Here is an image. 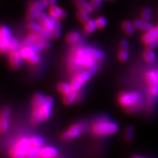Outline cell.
<instances>
[{"instance_id": "1", "label": "cell", "mask_w": 158, "mask_h": 158, "mask_svg": "<svg viewBox=\"0 0 158 158\" xmlns=\"http://www.w3.org/2000/svg\"><path fill=\"white\" fill-rule=\"evenodd\" d=\"M105 57L103 51L94 47L78 46L72 50L69 61V69L76 73L81 68H89Z\"/></svg>"}, {"instance_id": "2", "label": "cell", "mask_w": 158, "mask_h": 158, "mask_svg": "<svg viewBox=\"0 0 158 158\" xmlns=\"http://www.w3.org/2000/svg\"><path fill=\"white\" fill-rule=\"evenodd\" d=\"M118 102L128 111H135L140 109L143 105L144 100L139 92H123L118 96Z\"/></svg>"}, {"instance_id": "3", "label": "cell", "mask_w": 158, "mask_h": 158, "mask_svg": "<svg viewBox=\"0 0 158 158\" xmlns=\"http://www.w3.org/2000/svg\"><path fill=\"white\" fill-rule=\"evenodd\" d=\"M54 99L51 97H46L45 101L40 107L33 108L31 115V122L33 124H39L48 120L52 113Z\"/></svg>"}, {"instance_id": "4", "label": "cell", "mask_w": 158, "mask_h": 158, "mask_svg": "<svg viewBox=\"0 0 158 158\" xmlns=\"http://www.w3.org/2000/svg\"><path fill=\"white\" fill-rule=\"evenodd\" d=\"M148 86L147 104L149 107L152 108L157 104L158 98V75L156 70L148 71L146 75Z\"/></svg>"}, {"instance_id": "5", "label": "cell", "mask_w": 158, "mask_h": 158, "mask_svg": "<svg viewBox=\"0 0 158 158\" xmlns=\"http://www.w3.org/2000/svg\"><path fill=\"white\" fill-rule=\"evenodd\" d=\"M92 133L99 136L113 135L118 130V126L115 122L103 117L98 118L92 127Z\"/></svg>"}, {"instance_id": "6", "label": "cell", "mask_w": 158, "mask_h": 158, "mask_svg": "<svg viewBox=\"0 0 158 158\" xmlns=\"http://www.w3.org/2000/svg\"><path fill=\"white\" fill-rule=\"evenodd\" d=\"M98 66L97 64H94L93 66L87 68V70L78 72L73 77L70 83L73 90L76 92H79L81 89L82 88V86L92 78V76H94L98 72Z\"/></svg>"}, {"instance_id": "7", "label": "cell", "mask_w": 158, "mask_h": 158, "mask_svg": "<svg viewBox=\"0 0 158 158\" xmlns=\"http://www.w3.org/2000/svg\"><path fill=\"white\" fill-rule=\"evenodd\" d=\"M31 147L30 138L21 137L16 141L9 150V155L12 158H26L27 152Z\"/></svg>"}, {"instance_id": "8", "label": "cell", "mask_w": 158, "mask_h": 158, "mask_svg": "<svg viewBox=\"0 0 158 158\" xmlns=\"http://www.w3.org/2000/svg\"><path fill=\"white\" fill-rule=\"evenodd\" d=\"M48 6L46 0H34L29 5V10L27 13V19L29 21H35L38 15L44 11V10Z\"/></svg>"}, {"instance_id": "9", "label": "cell", "mask_w": 158, "mask_h": 158, "mask_svg": "<svg viewBox=\"0 0 158 158\" xmlns=\"http://www.w3.org/2000/svg\"><path fill=\"white\" fill-rule=\"evenodd\" d=\"M13 38L10 29L7 26L2 25L0 28V50L2 54L8 53V46Z\"/></svg>"}, {"instance_id": "10", "label": "cell", "mask_w": 158, "mask_h": 158, "mask_svg": "<svg viewBox=\"0 0 158 158\" xmlns=\"http://www.w3.org/2000/svg\"><path fill=\"white\" fill-rule=\"evenodd\" d=\"M36 43L43 45L45 48H49L51 46V43L48 41V40L45 39V37L37 34V33L32 32V31L23 39L22 45L23 46H27V45H31L36 44Z\"/></svg>"}, {"instance_id": "11", "label": "cell", "mask_w": 158, "mask_h": 158, "mask_svg": "<svg viewBox=\"0 0 158 158\" xmlns=\"http://www.w3.org/2000/svg\"><path fill=\"white\" fill-rule=\"evenodd\" d=\"M45 49V46L42 44L40 43H36V44H33L31 45H27V46H23L22 48L19 49L20 53H21V56L25 61H27L31 56H34V55L38 54L39 52L42 51Z\"/></svg>"}, {"instance_id": "12", "label": "cell", "mask_w": 158, "mask_h": 158, "mask_svg": "<svg viewBox=\"0 0 158 158\" xmlns=\"http://www.w3.org/2000/svg\"><path fill=\"white\" fill-rule=\"evenodd\" d=\"M27 27L29 30H31L32 32H35L41 36L45 37V39L50 40L52 39V35H51V31L47 30L45 29V27L40 23L38 21H29V23L27 25Z\"/></svg>"}, {"instance_id": "13", "label": "cell", "mask_w": 158, "mask_h": 158, "mask_svg": "<svg viewBox=\"0 0 158 158\" xmlns=\"http://www.w3.org/2000/svg\"><path fill=\"white\" fill-rule=\"evenodd\" d=\"M85 129V124L78 123L73 124L69 129L62 135V138L64 140H71L78 137L82 133L83 130Z\"/></svg>"}, {"instance_id": "14", "label": "cell", "mask_w": 158, "mask_h": 158, "mask_svg": "<svg viewBox=\"0 0 158 158\" xmlns=\"http://www.w3.org/2000/svg\"><path fill=\"white\" fill-rule=\"evenodd\" d=\"M23 59L19 50L12 51L9 53V64L13 69L21 68L23 63Z\"/></svg>"}, {"instance_id": "15", "label": "cell", "mask_w": 158, "mask_h": 158, "mask_svg": "<svg viewBox=\"0 0 158 158\" xmlns=\"http://www.w3.org/2000/svg\"><path fill=\"white\" fill-rule=\"evenodd\" d=\"M10 116V109L9 108H3L1 112V119H0V131L1 133H5L9 128Z\"/></svg>"}, {"instance_id": "16", "label": "cell", "mask_w": 158, "mask_h": 158, "mask_svg": "<svg viewBox=\"0 0 158 158\" xmlns=\"http://www.w3.org/2000/svg\"><path fill=\"white\" fill-rule=\"evenodd\" d=\"M58 155V150L54 147L47 146L40 148V158H55Z\"/></svg>"}, {"instance_id": "17", "label": "cell", "mask_w": 158, "mask_h": 158, "mask_svg": "<svg viewBox=\"0 0 158 158\" xmlns=\"http://www.w3.org/2000/svg\"><path fill=\"white\" fill-rule=\"evenodd\" d=\"M74 4L78 10L84 11L89 14L94 11V8L91 4V2L88 0H74Z\"/></svg>"}, {"instance_id": "18", "label": "cell", "mask_w": 158, "mask_h": 158, "mask_svg": "<svg viewBox=\"0 0 158 158\" xmlns=\"http://www.w3.org/2000/svg\"><path fill=\"white\" fill-rule=\"evenodd\" d=\"M49 15L56 18L57 20H60L67 17V12L64 10L58 7L57 5L51 6L48 10Z\"/></svg>"}, {"instance_id": "19", "label": "cell", "mask_w": 158, "mask_h": 158, "mask_svg": "<svg viewBox=\"0 0 158 158\" xmlns=\"http://www.w3.org/2000/svg\"><path fill=\"white\" fill-rule=\"evenodd\" d=\"M133 23L136 29H139V30L141 31H148L155 27L152 23H151L150 21H145V20H143L142 19L135 20Z\"/></svg>"}, {"instance_id": "20", "label": "cell", "mask_w": 158, "mask_h": 158, "mask_svg": "<svg viewBox=\"0 0 158 158\" xmlns=\"http://www.w3.org/2000/svg\"><path fill=\"white\" fill-rule=\"evenodd\" d=\"M157 38H158V26L155 27L151 30L146 31L145 34L142 37V40L147 45Z\"/></svg>"}, {"instance_id": "21", "label": "cell", "mask_w": 158, "mask_h": 158, "mask_svg": "<svg viewBox=\"0 0 158 158\" xmlns=\"http://www.w3.org/2000/svg\"><path fill=\"white\" fill-rule=\"evenodd\" d=\"M143 59L150 64H155L157 62V54L154 49L147 48V50L143 52Z\"/></svg>"}, {"instance_id": "22", "label": "cell", "mask_w": 158, "mask_h": 158, "mask_svg": "<svg viewBox=\"0 0 158 158\" xmlns=\"http://www.w3.org/2000/svg\"><path fill=\"white\" fill-rule=\"evenodd\" d=\"M81 38V35L78 31H73L71 32L68 33L66 37V41L69 44L75 45L77 43L79 42Z\"/></svg>"}, {"instance_id": "23", "label": "cell", "mask_w": 158, "mask_h": 158, "mask_svg": "<svg viewBox=\"0 0 158 158\" xmlns=\"http://www.w3.org/2000/svg\"><path fill=\"white\" fill-rule=\"evenodd\" d=\"M98 29V26L96 23V20L89 19L84 24V33L86 35H91Z\"/></svg>"}, {"instance_id": "24", "label": "cell", "mask_w": 158, "mask_h": 158, "mask_svg": "<svg viewBox=\"0 0 158 158\" xmlns=\"http://www.w3.org/2000/svg\"><path fill=\"white\" fill-rule=\"evenodd\" d=\"M78 92L73 91L70 93L64 94V97H63V102H64V103L66 105H71L76 102V100L78 99Z\"/></svg>"}, {"instance_id": "25", "label": "cell", "mask_w": 158, "mask_h": 158, "mask_svg": "<svg viewBox=\"0 0 158 158\" xmlns=\"http://www.w3.org/2000/svg\"><path fill=\"white\" fill-rule=\"evenodd\" d=\"M122 28L126 34L128 35H132L135 33V27L134 23L130 21H125L122 23Z\"/></svg>"}, {"instance_id": "26", "label": "cell", "mask_w": 158, "mask_h": 158, "mask_svg": "<svg viewBox=\"0 0 158 158\" xmlns=\"http://www.w3.org/2000/svg\"><path fill=\"white\" fill-rule=\"evenodd\" d=\"M57 21H58V20H57L56 18L51 16V15H49V17L48 18V19H47L46 21L43 23V26L45 27V29H47V30L51 32V31H53V29H54Z\"/></svg>"}, {"instance_id": "27", "label": "cell", "mask_w": 158, "mask_h": 158, "mask_svg": "<svg viewBox=\"0 0 158 158\" xmlns=\"http://www.w3.org/2000/svg\"><path fill=\"white\" fill-rule=\"evenodd\" d=\"M57 88H58L59 92H61V93L63 94H68L70 93V92H73V91H74L72 87V85H71V84H68V83H65V82H62V83H60V84H59Z\"/></svg>"}, {"instance_id": "28", "label": "cell", "mask_w": 158, "mask_h": 158, "mask_svg": "<svg viewBox=\"0 0 158 158\" xmlns=\"http://www.w3.org/2000/svg\"><path fill=\"white\" fill-rule=\"evenodd\" d=\"M45 97L44 94L41 93H37L35 94L32 99V106L33 108H37L40 107L43 103V102L45 101Z\"/></svg>"}, {"instance_id": "29", "label": "cell", "mask_w": 158, "mask_h": 158, "mask_svg": "<svg viewBox=\"0 0 158 158\" xmlns=\"http://www.w3.org/2000/svg\"><path fill=\"white\" fill-rule=\"evenodd\" d=\"M31 141V144L32 147L41 148L44 146L45 144V141L43 138L40 137V136L35 135L32 136V137L30 138Z\"/></svg>"}, {"instance_id": "30", "label": "cell", "mask_w": 158, "mask_h": 158, "mask_svg": "<svg viewBox=\"0 0 158 158\" xmlns=\"http://www.w3.org/2000/svg\"><path fill=\"white\" fill-rule=\"evenodd\" d=\"M62 32V22L59 20L57 21L56 26H55L54 29L51 31V35H52V39L57 40L59 38Z\"/></svg>"}, {"instance_id": "31", "label": "cell", "mask_w": 158, "mask_h": 158, "mask_svg": "<svg viewBox=\"0 0 158 158\" xmlns=\"http://www.w3.org/2000/svg\"><path fill=\"white\" fill-rule=\"evenodd\" d=\"M40 148L31 146L27 154L26 158H40Z\"/></svg>"}, {"instance_id": "32", "label": "cell", "mask_w": 158, "mask_h": 158, "mask_svg": "<svg viewBox=\"0 0 158 158\" xmlns=\"http://www.w3.org/2000/svg\"><path fill=\"white\" fill-rule=\"evenodd\" d=\"M89 15V14L87 13H86V12L82 11V10H78L76 13V17L81 23L85 24V23L87 22L90 19Z\"/></svg>"}, {"instance_id": "33", "label": "cell", "mask_w": 158, "mask_h": 158, "mask_svg": "<svg viewBox=\"0 0 158 158\" xmlns=\"http://www.w3.org/2000/svg\"><path fill=\"white\" fill-rule=\"evenodd\" d=\"M152 17V10L149 7H144L141 13V19L145 21H150Z\"/></svg>"}, {"instance_id": "34", "label": "cell", "mask_w": 158, "mask_h": 158, "mask_svg": "<svg viewBox=\"0 0 158 158\" xmlns=\"http://www.w3.org/2000/svg\"><path fill=\"white\" fill-rule=\"evenodd\" d=\"M96 23L98 26V29H102L107 25V19L104 16H100L96 19Z\"/></svg>"}, {"instance_id": "35", "label": "cell", "mask_w": 158, "mask_h": 158, "mask_svg": "<svg viewBox=\"0 0 158 158\" xmlns=\"http://www.w3.org/2000/svg\"><path fill=\"white\" fill-rule=\"evenodd\" d=\"M19 47V41H18L16 39L14 38V37H13V38L10 40V43H9L8 53H10L12 51L18 50Z\"/></svg>"}, {"instance_id": "36", "label": "cell", "mask_w": 158, "mask_h": 158, "mask_svg": "<svg viewBox=\"0 0 158 158\" xmlns=\"http://www.w3.org/2000/svg\"><path fill=\"white\" fill-rule=\"evenodd\" d=\"M134 135V127L133 126H130L127 128L125 132V139L127 141H131Z\"/></svg>"}, {"instance_id": "37", "label": "cell", "mask_w": 158, "mask_h": 158, "mask_svg": "<svg viewBox=\"0 0 158 158\" xmlns=\"http://www.w3.org/2000/svg\"><path fill=\"white\" fill-rule=\"evenodd\" d=\"M118 59H119L121 62H125V61H127L128 58H129V53H128L127 50L121 49V51L118 52Z\"/></svg>"}, {"instance_id": "38", "label": "cell", "mask_w": 158, "mask_h": 158, "mask_svg": "<svg viewBox=\"0 0 158 158\" xmlns=\"http://www.w3.org/2000/svg\"><path fill=\"white\" fill-rule=\"evenodd\" d=\"M40 55L38 54L34 55V56H31L30 58H29L27 60V62L29 63V64H39L40 62Z\"/></svg>"}, {"instance_id": "39", "label": "cell", "mask_w": 158, "mask_h": 158, "mask_svg": "<svg viewBox=\"0 0 158 158\" xmlns=\"http://www.w3.org/2000/svg\"><path fill=\"white\" fill-rule=\"evenodd\" d=\"M49 17V13H47L45 11H43L42 13H40V14L38 15V17H37V21H38L40 23H41V24H43L45 21H46V20L48 19V18Z\"/></svg>"}, {"instance_id": "40", "label": "cell", "mask_w": 158, "mask_h": 158, "mask_svg": "<svg viewBox=\"0 0 158 158\" xmlns=\"http://www.w3.org/2000/svg\"><path fill=\"white\" fill-rule=\"evenodd\" d=\"M90 2H91V4H92V7H93L94 10L97 11L98 10H100L103 0H90Z\"/></svg>"}, {"instance_id": "41", "label": "cell", "mask_w": 158, "mask_h": 158, "mask_svg": "<svg viewBox=\"0 0 158 158\" xmlns=\"http://www.w3.org/2000/svg\"><path fill=\"white\" fill-rule=\"evenodd\" d=\"M146 45H147V48H152V49H155L156 48H157L158 47V38L155 40L152 41V42L148 43V44H147Z\"/></svg>"}, {"instance_id": "42", "label": "cell", "mask_w": 158, "mask_h": 158, "mask_svg": "<svg viewBox=\"0 0 158 158\" xmlns=\"http://www.w3.org/2000/svg\"><path fill=\"white\" fill-rule=\"evenodd\" d=\"M120 47H121V49H123V50H127L129 48V42L125 39L122 40L120 43Z\"/></svg>"}, {"instance_id": "43", "label": "cell", "mask_w": 158, "mask_h": 158, "mask_svg": "<svg viewBox=\"0 0 158 158\" xmlns=\"http://www.w3.org/2000/svg\"><path fill=\"white\" fill-rule=\"evenodd\" d=\"M46 2H48L49 7H51V6L57 5V3H58L57 0H46Z\"/></svg>"}, {"instance_id": "44", "label": "cell", "mask_w": 158, "mask_h": 158, "mask_svg": "<svg viewBox=\"0 0 158 158\" xmlns=\"http://www.w3.org/2000/svg\"><path fill=\"white\" fill-rule=\"evenodd\" d=\"M131 158H138V156H136V155L133 156V157H132Z\"/></svg>"}, {"instance_id": "45", "label": "cell", "mask_w": 158, "mask_h": 158, "mask_svg": "<svg viewBox=\"0 0 158 158\" xmlns=\"http://www.w3.org/2000/svg\"><path fill=\"white\" fill-rule=\"evenodd\" d=\"M156 71H157V75H158V68H156Z\"/></svg>"}, {"instance_id": "46", "label": "cell", "mask_w": 158, "mask_h": 158, "mask_svg": "<svg viewBox=\"0 0 158 158\" xmlns=\"http://www.w3.org/2000/svg\"><path fill=\"white\" fill-rule=\"evenodd\" d=\"M138 158H146V157H139V156H138Z\"/></svg>"}]
</instances>
